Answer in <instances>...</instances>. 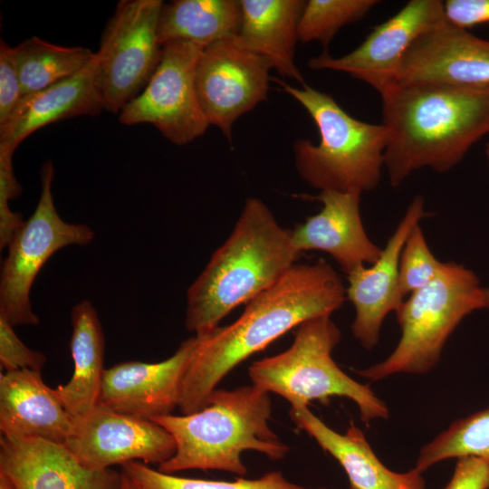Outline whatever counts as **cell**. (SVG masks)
<instances>
[{"instance_id": "1", "label": "cell", "mask_w": 489, "mask_h": 489, "mask_svg": "<svg viewBox=\"0 0 489 489\" xmlns=\"http://www.w3.org/2000/svg\"><path fill=\"white\" fill-rule=\"evenodd\" d=\"M346 289L324 260L294 264L275 284L247 302L233 323L199 339L185 375L177 408L191 414L206 406L216 385L237 365L287 331L339 310Z\"/></svg>"}, {"instance_id": "2", "label": "cell", "mask_w": 489, "mask_h": 489, "mask_svg": "<svg viewBox=\"0 0 489 489\" xmlns=\"http://www.w3.org/2000/svg\"><path fill=\"white\" fill-rule=\"evenodd\" d=\"M380 97L388 130L384 167L392 187L423 168L449 171L489 133V91L396 82Z\"/></svg>"}, {"instance_id": "3", "label": "cell", "mask_w": 489, "mask_h": 489, "mask_svg": "<svg viewBox=\"0 0 489 489\" xmlns=\"http://www.w3.org/2000/svg\"><path fill=\"white\" fill-rule=\"evenodd\" d=\"M299 255L292 231L261 199H246L231 235L187 292L186 328L197 336L211 332L235 307L275 284Z\"/></svg>"}, {"instance_id": "4", "label": "cell", "mask_w": 489, "mask_h": 489, "mask_svg": "<svg viewBox=\"0 0 489 489\" xmlns=\"http://www.w3.org/2000/svg\"><path fill=\"white\" fill-rule=\"evenodd\" d=\"M270 395L254 385L215 389L202 409L183 416L172 414L152 419L168 430L176 452L158 465L162 473L200 469L247 474L241 455L255 451L271 460L287 455L290 447L271 429Z\"/></svg>"}, {"instance_id": "5", "label": "cell", "mask_w": 489, "mask_h": 489, "mask_svg": "<svg viewBox=\"0 0 489 489\" xmlns=\"http://www.w3.org/2000/svg\"><path fill=\"white\" fill-rule=\"evenodd\" d=\"M272 80L306 110L320 134L316 145L304 139L293 144L301 177L321 191L361 194L376 188L384 167L386 127L353 118L331 95L305 83L296 88Z\"/></svg>"}, {"instance_id": "6", "label": "cell", "mask_w": 489, "mask_h": 489, "mask_svg": "<svg viewBox=\"0 0 489 489\" xmlns=\"http://www.w3.org/2000/svg\"><path fill=\"white\" fill-rule=\"evenodd\" d=\"M340 340V331L329 315L302 322L286 350L250 365L252 385L283 397L291 408L308 407L314 400L328 405L331 398L343 397L355 402L366 424L388 418L387 406L370 387L348 376L332 359Z\"/></svg>"}, {"instance_id": "7", "label": "cell", "mask_w": 489, "mask_h": 489, "mask_svg": "<svg viewBox=\"0 0 489 489\" xmlns=\"http://www.w3.org/2000/svg\"><path fill=\"white\" fill-rule=\"evenodd\" d=\"M489 309L488 288L462 264L444 263L427 285L411 293L396 312L400 340L383 361L355 372L369 380L396 373L423 374L438 362L443 347L469 313Z\"/></svg>"}, {"instance_id": "8", "label": "cell", "mask_w": 489, "mask_h": 489, "mask_svg": "<svg viewBox=\"0 0 489 489\" xmlns=\"http://www.w3.org/2000/svg\"><path fill=\"white\" fill-rule=\"evenodd\" d=\"M53 163L41 169V194L37 206L15 231L2 264L0 276V317L13 327L38 325L30 300L34 282L49 258L69 245H87L94 238L84 224L67 223L59 216L53 198Z\"/></svg>"}, {"instance_id": "9", "label": "cell", "mask_w": 489, "mask_h": 489, "mask_svg": "<svg viewBox=\"0 0 489 489\" xmlns=\"http://www.w3.org/2000/svg\"><path fill=\"white\" fill-rule=\"evenodd\" d=\"M161 0H121L108 21L96 53L105 110L118 113L155 72L162 54Z\"/></svg>"}, {"instance_id": "10", "label": "cell", "mask_w": 489, "mask_h": 489, "mask_svg": "<svg viewBox=\"0 0 489 489\" xmlns=\"http://www.w3.org/2000/svg\"><path fill=\"white\" fill-rule=\"evenodd\" d=\"M205 48L188 42L163 44L159 63L142 91L120 112L127 126L149 123L176 145L204 135L210 124L201 109L196 71Z\"/></svg>"}, {"instance_id": "11", "label": "cell", "mask_w": 489, "mask_h": 489, "mask_svg": "<svg viewBox=\"0 0 489 489\" xmlns=\"http://www.w3.org/2000/svg\"><path fill=\"white\" fill-rule=\"evenodd\" d=\"M268 61L248 49L237 34L206 47L196 71L201 109L210 125L231 140L234 123L267 99Z\"/></svg>"}, {"instance_id": "12", "label": "cell", "mask_w": 489, "mask_h": 489, "mask_svg": "<svg viewBox=\"0 0 489 489\" xmlns=\"http://www.w3.org/2000/svg\"><path fill=\"white\" fill-rule=\"evenodd\" d=\"M63 445L82 465L94 470L130 461L159 465L176 452L174 437L163 427L100 403L74 418L72 433Z\"/></svg>"}, {"instance_id": "13", "label": "cell", "mask_w": 489, "mask_h": 489, "mask_svg": "<svg viewBox=\"0 0 489 489\" xmlns=\"http://www.w3.org/2000/svg\"><path fill=\"white\" fill-rule=\"evenodd\" d=\"M445 18L444 2L410 0L375 26L352 52L338 58L324 52L312 58L308 66L347 72L381 94L397 82L401 61L411 43Z\"/></svg>"}, {"instance_id": "14", "label": "cell", "mask_w": 489, "mask_h": 489, "mask_svg": "<svg viewBox=\"0 0 489 489\" xmlns=\"http://www.w3.org/2000/svg\"><path fill=\"white\" fill-rule=\"evenodd\" d=\"M397 82H427L489 91V41L445 18L408 47Z\"/></svg>"}, {"instance_id": "15", "label": "cell", "mask_w": 489, "mask_h": 489, "mask_svg": "<svg viewBox=\"0 0 489 489\" xmlns=\"http://www.w3.org/2000/svg\"><path fill=\"white\" fill-rule=\"evenodd\" d=\"M198 342L196 335L185 340L171 357L159 362L128 360L105 369L98 403L148 420L171 414L178 406Z\"/></svg>"}, {"instance_id": "16", "label": "cell", "mask_w": 489, "mask_h": 489, "mask_svg": "<svg viewBox=\"0 0 489 489\" xmlns=\"http://www.w3.org/2000/svg\"><path fill=\"white\" fill-rule=\"evenodd\" d=\"M427 216L424 199L417 196L379 259L370 266L361 265L348 274L346 296L356 312L352 333L367 350H371L378 343L380 327L387 314L396 312L404 302L398 283L401 250L412 229Z\"/></svg>"}, {"instance_id": "17", "label": "cell", "mask_w": 489, "mask_h": 489, "mask_svg": "<svg viewBox=\"0 0 489 489\" xmlns=\"http://www.w3.org/2000/svg\"><path fill=\"white\" fill-rule=\"evenodd\" d=\"M0 473L15 489H124L111 468L90 469L63 445L44 439L0 438Z\"/></svg>"}, {"instance_id": "18", "label": "cell", "mask_w": 489, "mask_h": 489, "mask_svg": "<svg viewBox=\"0 0 489 489\" xmlns=\"http://www.w3.org/2000/svg\"><path fill=\"white\" fill-rule=\"evenodd\" d=\"M360 195L330 189L315 197L307 196L321 202L322 207L292 231L296 250L300 254L326 252L347 274L361 265L374 264L382 249L365 232L360 211Z\"/></svg>"}, {"instance_id": "19", "label": "cell", "mask_w": 489, "mask_h": 489, "mask_svg": "<svg viewBox=\"0 0 489 489\" xmlns=\"http://www.w3.org/2000/svg\"><path fill=\"white\" fill-rule=\"evenodd\" d=\"M102 110L105 107L95 53L72 77L21 98L0 125V149L14 153L24 139L46 125L82 115H98Z\"/></svg>"}, {"instance_id": "20", "label": "cell", "mask_w": 489, "mask_h": 489, "mask_svg": "<svg viewBox=\"0 0 489 489\" xmlns=\"http://www.w3.org/2000/svg\"><path fill=\"white\" fill-rule=\"evenodd\" d=\"M73 425L74 418L56 389L43 382L41 371L24 369L0 374L1 436L64 444Z\"/></svg>"}, {"instance_id": "21", "label": "cell", "mask_w": 489, "mask_h": 489, "mask_svg": "<svg viewBox=\"0 0 489 489\" xmlns=\"http://www.w3.org/2000/svg\"><path fill=\"white\" fill-rule=\"evenodd\" d=\"M290 417L299 430L305 431L339 462L347 474L350 489H426L422 473L416 468L406 473L387 468L353 423L340 434L308 407L291 408Z\"/></svg>"}, {"instance_id": "22", "label": "cell", "mask_w": 489, "mask_h": 489, "mask_svg": "<svg viewBox=\"0 0 489 489\" xmlns=\"http://www.w3.org/2000/svg\"><path fill=\"white\" fill-rule=\"evenodd\" d=\"M242 18L237 36L262 55L278 74L304 84L295 64L298 26L306 1L240 0Z\"/></svg>"}, {"instance_id": "23", "label": "cell", "mask_w": 489, "mask_h": 489, "mask_svg": "<svg viewBox=\"0 0 489 489\" xmlns=\"http://www.w3.org/2000/svg\"><path fill=\"white\" fill-rule=\"evenodd\" d=\"M70 350L73 360L71 379L55 389L67 412L78 418L99 402L105 351V338L93 304L82 300L72 309Z\"/></svg>"}, {"instance_id": "24", "label": "cell", "mask_w": 489, "mask_h": 489, "mask_svg": "<svg viewBox=\"0 0 489 489\" xmlns=\"http://www.w3.org/2000/svg\"><path fill=\"white\" fill-rule=\"evenodd\" d=\"M242 11L235 0H176L163 4L158 20L162 44L188 42L203 48L239 32Z\"/></svg>"}, {"instance_id": "25", "label": "cell", "mask_w": 489, "mask_h": 489, "mask_svg": "<svg viewBox=\"0 0 489 489\" xmlns=\"http://www.w3.org/2000/svg\"><path fill=\"white\" fill-rule=\"evenodd\" d=\"M13 49L23 96L72 77L95 54L86 47L58 45L36 36Z\"/></svg>"}, {"instance_id": "26", "label": "cell", "mask_w": 489, "mask_h": 489, "mask_svg": "<svg viewBox=\"0 0 489 489\" xmlns=\"http://www.w3.org/2000/svg\"><path fill=\"white\" fill-rule=\"evenodd\" d=\"M463 456L489 463V408L453 422L422 447L415 468L423 473L440 461Z\"/></svg>"}, {"instance_id": "27", "label": "cell", "mask_w": 489, "mask_h": 489, "mask_svg": "<svg viewBox=\"0 0 489 489\" xmlns=\"http://www.w3.org/2000/svg\"><path fill=\"white\" fill-rule=\"evenodd\" d=\"M120 467L135 489H305L287 480L280 471H270L254 479L216 481L175 476L139 461H130Z\"/></svg>"}, {"instance_id": "28", "label": "cell", "mask_w": 489, "mask_h": 489, "mask_svg": "<svg viewBox=\"0 0 489 489\" xmlns=\"http://www.w3.org/2000/svg\"><path fill=\"white\" fill-rule=\"evenodd\" d=\"M379 3L377 0L306 1L298 26L299 41H317L328 47L340 29L362 19Z\"/></svg>"}, {"instance_id": "29", "label": "cell", "mask_w": 489, "mask_h": 489, "mask_svg": "<svg viewBox=\"0 0 489 489\" xmlns=\"http://www.w3.org/2000/svg\"><path fill=\"white\" fill-rule=\"evenodd\" d=\"M444 263L432 254L424 234L417 225L408 235L401 250L398 266V283L402 296L420 290L433 281Z\"/></svg>"}, {"instance_id": "30", "label": "cell", "mask_w": 489, "mask_h": 489, "mask_svg": "<svg viewBox=\"0 0 489 489\" xmlns=\"http://www.w3.org/2000/svg\"><path fill=\"white\" fill-rule=\"evenodd\" d=\"M13 152L0 149V249L6 248L15 231L23 225L20 213L13 212L9 201L17 198L22 187L16 181L12 158Z\"/></svg>"}, {"instance_id": "31", "label": "cell", "mask_w": 489, "mask_h": 489, "mask_svg": "<svg viewBox=\"0 0 489 489\" xmlns=\"http://www.w3.org/2000/svg\"><path fill=\"white\" fill-rule=\"evenodd\" d=\"M46 357L29 349L15 334L13 326L0 317V365L5 371L29 369L41 371Z\"/></svg>"}, {"instance_id": "32", "label": "cell", "mask_w": 489, "mask_h": 489, "mask_svg": "<svg viewBox=\"0 0 489 489\" xmlns=\"http://www.w3.org/2000/svg\"><path fill=\"white\" fill-rule=\"evenodd\" d=\"M23 97L14 49L0 42V125L3 124Z\"/></svg>"}, {"instance_id": "33", "label": "cell", "mask_w": 489, "mask_h": 489, "mask_svg": "<svg viewBox=\"0 0 489 489\" xmlns=\"http://www.w3.org/2000/svg\"><path fill=\"white\" fill-rule=\"evenodd\" d=\"M445 489H489V463L475 456L457 458Z\"/></svg>"}, {"instance_id": "34", "label": "cell", "mask_w": 489, "mask_h": 489, "mask_svg": "<svg viewBox=\"0 0 489 489\" xmlns=\"http://www.w3.org/2000/svg\"><path fill=\"white\" fill-rule=\"evenodd\" d=\"M444 11L446 20L464 29L489 23V0H446Z\"/></svg>"}, {"instance_id": "35", "label": "cell", "mask_w": 489, "mask_h": 489, "mask_svg": "<svg viewBox=\"0 0 489 489\" xmlns=\"http://www.w3.org/2000/svg\"><path fill=\"white\" fill-rule=\"evenodd\" d=\"M0 489H15L11 481L0 473Z\"/></svg>"}, {"instance_id": "36", "label": "cell", "mask_w": 489, "mask_h": 489, "mask_svg": "<svg viewBox=\"0 0 489 489\" xmlns=\"http://www.w3.org/2000/svg\"><path fill=\"white\" fill-rule=\"evenodd\" d=\"M485 154H486L487 159L489 161V143L486 144Z\"/></svg>"}, {"instance_id": "37", "label": "cell", "mask_w": 489, "mask_h": 489, "mask_svg": "<svg viewBox=\"0 0 489 489\" xmlns=\"http://www.w3.org/2000/svg\"><path fill=\"white\" fill-rule=\"evenodd\" d=\"M315 489H328L326 487H318V488H315Z\"/></svg>"}, {"instance_id": "38", "label": "cell", "mask_w": 489, "mask_h": 489, "mask_svg": "<svg viewBox=\"0 0 489 489\" xmlns=\"http://www.w3.org/2000/svg\"><path fill=\"white\" fill-rule=\"evenodd\" d=\"M125 489H129V488H125Z\"/></svg>"}]
</instances>
